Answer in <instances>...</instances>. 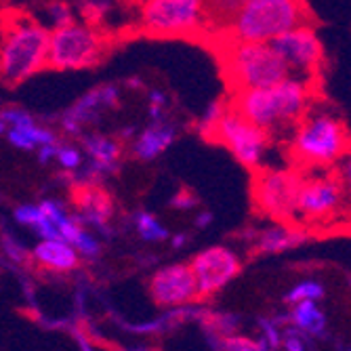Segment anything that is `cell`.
<instances>
[{"instance_id": "1", "label": "cell", "mask_w": 351, "mask_h": 351, "mask_svg": "<svg viewBox=\"0 0 351 351\" xmlns=\"http://www.w3.org/2000/svg\"><path fill=\"white\" fill-rule=\"evenodd\" d=\"M313 86L315 82L289 76L271 86L238 90L230 106L271 135L301 122L309 110Z\"/></svg>"}, {"instance_id": "2", "label": "cell", "mask_w": 351, "mask_h": 351, "mask_svg": "<svg viewBox=\"0 0 351 351\" xmlns=\"http://www.w3.org/2000/svg\"><path fill=\"white\" fill-rule=\"evenodd\" d=\"M5 17L7 36L0 51V84L15 88L47 68L51 32L25 9L7 7Z\"/></svg>"}, {"instance_id": "3", "label": "cell", "mask_w": 351, "mask_h": 351, "mask_svg": "<svg viewBox=\"0 0 351 351\" xmlns=\"http://www.w3.org/2000/svg\"><path fill=\"white\" fill-rule=\"evenodd\" d=\"M217 57L223 76H226L234 93L271 86L293 76L291 66L271 43L236 40L230 36H219Z\"/></svg>"}, {"instance_id": "4", "label": "cell", "mask_w": 351, "mask_h": 351, "mask_svg": "<svg viewBox=\"0 0 351 351\" xmlns=\"http://www.w3.org/2000/svg\"><path fill=\"white\" fill-rule=\"evenodd\" d=\"M351 145L347 124L328 112H311L295 126L289 143L291 162L299 171L326 169L337 165Z\"/></svg>"}, {"instance_id": "5", "label": "cell", "mask_w": 351, "mask_h": 351, "mask_svg": "<svg viewBox=\"0 0 351 351\" xmlns=\"http://www.w3.org/2000/svg\"><path fill=\"white\" fill-rule=\"evenodd\" d=\"M299 25H309L305 0H246L226 34L217 36L271 43Z\"/></svg>"}, {"instance_id": "6", "label": "cell", "mask_w": 351, "mask_h": 351, "mask_svg": "<svg viewBox=\"0 0 351 351\" xmlns=\"http://www.w3.org/2000/svg\"><path fill=\"white\" fill-rule=\"evenodd\" d=\"M114 38L93 23H66L51 32V47L47 68L61 70H88L99 66L110 55Z\"/></svg>"}, {"instance_id": "7", "label": "cell", "mask_w": 351, "mask_h": 351, "mask_svg": "<svg viewBox=\"0 0 351 351\" xmlns=\"http://www.w3.org/2000/svg\"><path fill=\"white\" fill-rule=\"evenodd\" d=\"M295 223L307 232L351 223L347 196L337 173L303 175Z\"/></svg>"}, {"instance_id": "8", "label": "cell", "mask_w": 351, "mask_h": 351, "mask_svg": "<svg viewBox=\"0 0 351 351\" xmlns=\"http://www.w3.org/2000/svg\"><path fill=\"white\" fill-rule=\"evenodd\" d=\"M139 23L154 38H189L210 34L204 0H143Z\"/></svg>"}, {"instance_id": "9", "label": "cell", "mask_w": 351, "mask_h": 351, "mask_svg": "<svg viewBox=\"0 0 351 351\" xmlns=\"http://www.w3.org/2000/svg\"><path fill=\"white\" fill-rule=\"evenodd\" d=\"M301 183L303 171L299 169H259L252 175V204L276 223H295Z\"/></svg>"}, {"instance_id": "10", "label": "cell", "mask_w": 351, "mask_h": 351, "mask_svg": "<svg viewBox=\"0 0 351 351\" xmlns=\"http://www.w3.org/2000/svg\"><path fill=\"white\" fill-rule=\"evenodd\" d=\"M206 139L226 145L234 154L236 160L246 169H257L263 160L271 137L261 126L250 122L238 110L228 106L226 114H223V118L217 122V126Z\"/></svg>"}, {"instance_id": "11", "label": "cell", "mask_w": 351, "mask_h": 351, "mask_svg": "<svg viewBox=\"0 0 351 351\" xmlns=\"http://www.w3.org/2000/svg\"><path fill=\"white\" fill-rule=\"evenodd\" d=\"M271 45L291 66L293 76L317 82V76L322 74L324 49L311 25H299L291 32H284L282 36L271 40Z\"/></svg>"}, {"instance_id": "12", "label": "cell", "mask_w": 351, "mask_h": 351, "mask_svg": "<svg viewBox=\"0 0 351 351\" xmlns=\"http://www.w3.org/2000/svg\"><path fill=\"white\" fill-rule=\"evenodd\" d=\"M196 276L200 299H208L223 291L242 271V261L228 246H210L189 261Z\"/></svg>"}, {"instance_id": "13", "label": "cell", "mask_w": 351, "mask_h": 351, "mask_svg": "<svg viewBox=\"0 0 351 351\" xmlns=\"http://www.w3.org/2000/svg\"><path fill=\"white\" fill-rule=\"evenodd\" d=\"M147 291L158 307H181L200 299L196 276L189 263H171L156 269L149 278Z\"/></svg>"}, {"instance_id": "14", "label": "cell", "mask_w": 351, "mask_h": 351, "mask_svg": "<svg viewBox=\"0 0 351 351\" xmlns=\"http://www.w3.org/2000/svg\"><path fill=\"white\" fill-rule=\"evenodd\" d=\"M72 202L80 210V221L106 228V223L114 215V200L99 183L78 181L72 185Z\"/></svg>"}, {"instance_id": "15", "label": "cell", "mask_w": 351, "mask_h": 351, "mask_svg": "<svg viewBox=\"0 0 351 351\" xmlns=\"http://www.w3.org/2000/svg\"><path fill=\"white\" fill-rule=\"evenodd\" d=\"M118 106V88L116 86H97L88 90L84 97L63 116V129L68 133H80L84 124L97 120L104 110Z\"/></svg>"}, {"instance_id": "16", "label": "cell", "mask_w": 351, "mask_h": 351, "mask_svg": "<svg viewBox=\"0 0 351 351\" xmlns=\"http://www.w3.org/2000/svg\"><path fill=\"white\" fill-rule=\"evenodd\" d=\"M309 238V232L297 223H278L259 234L252 236V252L254 254H276L301 246Z\"/></svg>"}, {"instance_id": "17", "label": "cell", "mask_w": 351, "mask_h": 351, "mask_svg": "<svg viewBox=\"0 0 351 351\" xmlns=\"http://www.w3.org/2000/svg\"><path fill=\"white\" fill-rule=\"evenodd\" d=\"M84 149L90 158V171L80 181H93L97 183L101 175L114 173L118 169V160L122 156V145L110 137H84Z\"/></svg>"}, {"instance_id": "18", "label": "cell", "mask_w": 351, "mask_h": 351, "mask_svg": "<svg viewBox=\"0 0 351 351\" xmlns=\"http://www.w3.org/2000/svg\"><path fill=\"white\" fill-rule=\"evenodd\" d=\"M177 131L167 118H154L147 129L135 139L133 154L139 160H154L160 154H165L175 143Z\"/></svg>"}, {"instance_id": "19", "label": "cell", "mask_w": 351, "mask_h": 351, "mask_svg": "<svg viewBox=\"0 0 351 351\" xmlns=\"http://www.w3.org/2000/svg\"><path fill=\"white\" fill-rule=\"evenodd\" d=\"M32 259L51 271H72L80 265L78 248L61 238L55 240L45 238V242H40L34 248V257Z\"/></svg>"}, {"instance_id": "20", "label": "cell", "mask_w": 351, "mask_h": 351, "mask_svg": "<svg viewBox=\"0 0 351 351\" xmlns=\"http://www.w3.org/2000/svg\"><path fill=\"white\" fill-rule=\"evenodd\" d=\"M289 322L307 332L311 339H322L326 335V315L317 307V301H299L291 305Z\"/></svg>"}, {"instance_id": "21", "label": "cell", "mask_w": 351, "mask_h": 351, "mask_svg": "<svg viewBox=\"0 0 351 351\" xmlns=\"http://www.w3.org/2000/svg\"><path fill=\"white\" fill-rule=\"evenodd\" d=\"M246 0H204L210 34H226Z\"/></svg>"}, {"instance_id": "22", "label": "cell", "mask_w": 351, "mask_h": 351, "mask_svg": "<svg viewBox=\"0 0 351 351\" xmlns=\"http://www.w3.org/2000/svg\"><path fill=\"white\" fill-rule=\"evenodd\" d=\"M286 322H289V313L276 315V317H261L259 320V330H261L259 341L263 343L265 349H280L282 347V330H284Z\"/></svg>"}, {"instance_id": "23", "label": "cell", "mask_w": 351, "mask_h": 351, "mask_svg": "<svg viewBox=\"0 0 351 351\" xmlns=\"http://www.w3.org/2000/svg\"><path fill=\"white\" fill-rule=\"evenodd\" d=\"M135 228H137V234L147 242H165L169 238L167 228L152 213H137Z\"/></svg>"}, {"instance_id": "24", "label": "cell", "mask_w": 351, "mask_h": 351, "mask_svg": "<svg viewBox=\"0 0 351 351\" xmlns=\"http://www.w3.org/2000/svg\"><path fill=\"white\" fill-rule=\"evenodd\" d=\"M324 297V286L317 280H301L293 289L286 293L284 301L289 305H295L299 301H320Z\"/></svg>"}, {"instance_id": "25", "label": "cell", "mask_w": 351, "mask_h": 351, "mask_svg": "<svg viewBox=\"0 0 351 351\" xmlns=\"http://www.w3.org/2000/svg\"><path fill=\"white\" fill-rule=\"evenodd\" d=\"M311 337L307 332H303L301 328H297L295 324L286 322L284 330H282V347L289 351H305L311 347Z\"/></svg>"}, {"instance_id": "26", "label": "cell", "mask_w": 351, "mask_h": 351, "mask_svg": "<svg viewBox=\"0 0 351 351\" xmlns=\"http://www.w3.org/2000/svg\"><path fill=\"white\" fill-rule=\"evenodd\" d=\"M217 349H228V351H261L265 347H263V343L259 339H250V337L234 332V335L223 337Z\"/></svg>"}, {"instance_id": "27", "label": "cell", "mask_w": 351, "mask_h": 351, "mask_svg": "<svg viewBox=\"0 0 351 351\" xmlns=\"http://www.w3.org/2000/svg\"><path fill=\"white\" fill-rule=\"evenodd\" d=\"M78 7H80V13L88 19L86 23L97 25V21L108 13L110 3L108 0H78Z\"/></svg>"}, {"instance_id": "28", "label": "cell", "mask_w": 351, "mask_h": 351, "mask_svg": "<svg viewBox=\"0 0 351 351\" xmlns=\"http://www.w3.org/2000/svg\"><path fill=\"white\" fill-rule=\"evenodd\" d=\"M226 110H228V104L217 101V104H213V106L204 112V116H202V120H200V133H202L204 137H208V135L213 133V129L217 126V122L223 118Z\"/></svg>"}, {"instance_id": "29", "label": "cell", "mask_w": 351, "mask_h": 351, "mask_svg": "<svg viewBox=\"0 0 351 351\" xmlns=\"http://www.w3.org/2000/svg\"><path fill=\"white\" fill-rule=\"evenodd\" d=\"M337 175L343 183L345 196H347V204H349V213H351V145L345 152V156L337 162Z\"/></svg>"}, {"instance_id": "30", "label": "cell", "mask_w": 351, "mask_h": 351, "mask_svg": "<svg viewBox=\"0 0 351 351\" xmlns=\"http://www.w3.org/2000/svg\"><path fill=\"white\" fill-rule=\"evenodd\" d=\"M15 219H17L19 223H25V226H34V228H38L40 223H45L49 217L45 215V210H43L40 206H19V208L15 210Z\"/></svg>"}, {"instance_id": "31", "label": "cell", "mask_w": 351, "mask_h": 351, "mask_svg": "<svg viewBox=\"0 0 351 351\" xmlns=\"http://www.w3.org/2000/svg\"><path fill=\"white\" fill-rule=\"evenodd\" d=\"M74 246L78 248V252L82 254V257H86V259H95V257H97V254L101 252L99 242L95 240L86 230H82V234L78 236V240H76Z\"/></svg>"}, {"instance_id": "32", "label": "cell", "mask_w": 351, "mask_h": 351, "mask_svg": "<svg viewBox=\"0 0 351 351\" xmlns=\"http://www.w3.org/2000/svg\"><path fill=\"white\" fill-rule=\"evenodd\" d=\"M49 15L51 19L59 25H66V23H72V11H70V5L63 3V0H53V3H49Z\"/></svg>"}, {"instance_id": "33", "label": "cell", "mask_w": 351, "mask_h": 351, "mask_svg": "<svg viewBox=\"0 0 351 351\" xmlns=\"http://www.w3.org/2000/svg\"><path fill=\"white\" fill-rule=\"evenodd\" d=\"M57 160L61 162V167H63V169L74 171V169H78V167H80L82 156H80V152H78V149H74V147H59V149H57Z\"/></svg>"}, {"instance_id": "34", "label": "cell", "mask_w": 351, "mask_h": 351, "mask_svg": "<svg viewBox=\"0 0 351 351\" xmlns=\"http://www.w3.org/2000/svg\"><path fill=\"white\" fill-rule=\"evenodd\" d=\"M40 208L45 210V215H47V217H49V219H51V221L55 223L57 228L61 226L63 221L68 219L66 210H63V208H61V206H59L57 202H53V200H47V202H43V204H40Z\"/></svg>"}, {"instance_id": "35", "label": "cell", "mask_w": 351, "mask_h": 351, "mask_svg": "<svg viewBox=\"0 0 351 351\" xmlns=\"http://www.w3.org/2000/svg\"><path fill=\"white\" fill-rule=\"evenodd\" d=\"M175 208H194L198 204V198L194 194H189V189H181L179 194L171 200Z\"/></svg>"}, {"instance_id": "36", "label": "cell", "mask_w": 351, "mask_h": 351, "mask_svg": "<svg viewBox=\"0 0 351 351\" xmlns=\"http://www.w3.org/2000/svg\"><path fill=\"white\" fill-rule=\"evenodd\" d=\"M3 120H5V122H11L13 126H27V124H34V120H32L27 114L19 112V110H7V112H3Z\"/></svg>"}, {"instance_id": "37", "label": "cell", "mask_w": 351, "mask_h": 351, "mask_svg": "<svg viewBox=\"0 0 351 351\" xmlns=\"http://www.w3.org/2000/svg\"><path fill=\"white\" fill-rule=\"evenodd\" d=\"M9 139H11V143L13 145H17V147H21V149H32L34 147V141H32L23 131H19V129H13L11 133H9Z\"/></svg>"}, {"instance_id": "38", "label": "cell", "mask_w": 351, "mask_h": 351, "mask_svg": "<svg viewBox=\"0 0 351 351\" xmlns=\"http://www.w3.org/2000/svg\"><path fill=\"white\" fill-rule=\"evenodd\" d=\"M5 36H7V17H5V9H3L0 11V51H3Z\"/></svg>"}, {"instance_id": "39", "label": "cell", "mask_w": 351, "mask_h": 351, "mask_svg": "<svg viewBox=\"0 0 351 351\" xmlns=\"http://www.w3.org/2000/svg\"><path fill=\"white\" fill-rule=\"evenodd\" d=\"M213 221V215L210 213H202V215H198L196 217V226L200 228V230H204V228H208V223Z\"/></svg>"}, {"instance_id": "40", "label": "cell", "mask_w": 351, "mask_h": 351, "mask_svg": "<svg viewBox=\"0 0 351 351\" xmlns=\"http://www.w3.org/2000/svg\"><path fill=\"white\" fill-rule=\"evenodd\" d=\"M183 244H185V236H181V234H179V236H175V240H173V246H175V248H181Z\"/></svg>"}, {"instance_id": "41", "label": "cell", "mask_w": 351, "mask_h": 351, "mask_svg": "<svg viewBox=\"0 0 351 351\" xmlns=\"http://www.w3.org/2000/svg\"><path fill=\"white\" fill-rule=\"evenodd\" d=\"M0 133H3V122H0Z\"/></svg>"}, {"instance_id": "42", "label": "cell", "mask_w": 351, "mask_h": 351, "mask_svg": "<svg viewBox=\"0 0 351 351\" xmlns=\"http://www.w3.org/2000/svg\"><path fill=\"white\" fill-rule=\"evenodd\" d=\"M349 284H351V278H349Z\"/></svg>"}]
</instances>
